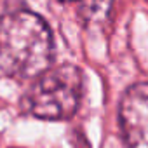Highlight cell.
<instances>
[{"instance_id":"obj_1","label":"cell","mask_w":148,"mask_h":148,"mask_svg":"<svg viewBox=\"0 0 148 148\" xmlns=\"http://www.w3.org/2000/svg\"><path fill=\"white\" fill-rule=\"evenodd\" d=\"M52 32L32 11H14L0 18V75L18 82L35 80L51 68Z\"/></svg>"},{"instance_id":"obj_2","label":"cell","mask_w":148,"mask_h":148,"mask_svg":"<svg viewBox=\"0 0 148 148\" xmlns=\"http://www.w3.org/2000/svg\"><path fill=\"white\" fill-rule=\"evenodd\" d=\"M84 96V73L75 64L47 68L23 98L28 115L40 120H68L77 113Z\"/></svg>"},{"instance_id":"obj_3","label":"cell","mask_w":148,"mask_h":148,"mask_svg":"<svg viewBox=\"0 0 148 148\" xmlns=\"http://www.w3.org/2000/svg\"><path fill=\"white\" fill-rule=\"evenodd\" d=\"M119 124L125 148H148V82L132 84L124 92Z\"/></svg>"},{"instance_id":"obj_4","label":"cell","mask_w":148,"mask_h":148,"mask_svg":"<svg viewBox=\"0 0 148 148\" xmlns=\"http://www.w3.org/2000/svg\"><path fill=\"white\" fill-rule=\"evenodd\" d=\"M113 5V0H82V7L91 21H103L108 18Z\"/></svg>"},{"instance_id":"obj_5","label":"cell","mask_w":148,"mask_h":148,"mask_svg":"<svg viewBox=\"0 0 148 148\" xmlns=\"http://www.w3.org/2000/svg\"><path fill=\"white\" fill-rule=\"evenodd\" d=\"M58 2H61V4H70V2H75V0H58Z\"/></svg>"},{"instance_id":"obj_6","label":"cell","mask_w":148,"mask_h":148,"mask_svg":"<svg viewBox=\"0 0 148 148\" xmlns=\"http://www.w3.org/2000/svg\"><path fill=\"white\" fill-rule=\"evenodd\" d=\"M12 148H18V146H12Z\"/></svg>"}]
</instances>
